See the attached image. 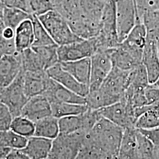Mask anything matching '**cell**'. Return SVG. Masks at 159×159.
Returning a JSON list of instances; mask_svg holds the SVG:
<instances>
[{"label":"cell","mask_w":159,"mask_h":159,"mask_svg":"<svg viewBox=\"0 0 159 159\" xmlns=\"http://www.w3.org/2000/svg\"><path fill=\"white\" fill-rule=\"evenodd\" d=\"M125 129L102 117L97 121L85 137L84 144L109 159H118Z\"/></svg>","instance_id":"6da1fadb"},{"label":"cell","mask_w":159,"mask_h":159,"mask_svg":"<svg viewBox=\"0 0 159 159\" xmlns=\"http://www.w3.org/2000/svg\"><path fill=\"white\" fill-rule=\"evenodd\" d=\"M39 17L41 23L58 46H62L82 40L74 34L67 19L56 10Z\"/></svg>","instance_id":"7a4b0ae2"},{"label":"cell","mask_w":159,"mask_h":159,"mask_svg":"<svg viewBox=\"0 0 159 159\" xmlns=\"http://www.w3.org/2000/svg\"><path fill=\"white\" fill-rule=\"evenodd\" d=\"M88 133L78 131L70 134L60 133L52 140L49 158L51 159H75L83 148Z\"/></svg>","instance_id":"3957f363"},{"label":"cell","mask_w":159,"mask_h":159,"mask_svg":"<svg viewBox=\"0 0 159 159\" xmlns=\"http://www.w3.org/2000/svg\"><path fill=\"white\" fill-rule=\"evenodd\" d=\"M29 99L24 89V71L22 69L16 79L0 91V102L7 106L14 117L21 115Z\"/></svg>","instance_id":"277c9868"},{"label":"cell","mask_w":159,"mask_h":159,"mask_svg":"<svg viewBox=\"0 0 159 159\" xmlns=\"http://www.w3.org/2000/svg\"><path fill=\"white\" fill-rule=\"evenodd\" d=\"M115 3L117 33L121 43L137 24L136 10L134 0H117Z\"/></svg>","instance_id":"5b68a950"},{"label":"cell","mask_w":159,"mask_h":159,"mask_svg":"<svg viewBox=\"0 0 159 159\" xmlns=\"http://www.w3.org/2000/svg\"><path fill=\"white\" fill-rule=\"evenodd\" d=\"M97 52V47L94 37L59 46L57 49L59 62L73 61L91 58Z\"/></svg>","instance_id":"8992f818"},{"label":"cell","mask_w":159,"mask_h":159,"mask_svg":"<svg viewBox=\"0 0 159 159\" xmlns=\"http://www.w3.org/2000/svg\"><path fill=\"white\" fill-rule=\"evenodd\" d=\"M100 115L120 127L125 129H135L136 119L134 109L123 98L119 102L97 110Z\"/></svg>","instance_id":"52a82bcc"},{"label":"cell","mask_w":159,"mask_h":159,"mask_svg":"<svg viewBox=\"0 0 159 159\" xmlns=\"http://www.w3.org/2000/svg\"><path fill=\"white\" fill-rule=\"evenodd\" d=\"M100 117L97 110L89 108L84 113L58 119L60 133L70 134L78 131L89 133Z\"/></svg>","instance_id":"ba28073f"},{"label":"cell","mask_w":159,"mask_h":159,"mask_svg":"<svg viewBox=\"0 0 159 159\" xmlns=\"http://www.w3.org/2000/svg\"><path fill=\"white\" fill-rule=\"evenodd\" d=\"M91 78L89 91L98 90L113 68L110 49L99 51L91 57Z\"/></svg>","instance_id":"9c48e42d"},{"label":"cell","mask_w":159,"mask_h":159,"mask_svg":"<svg viewBox=\"0 0 159 159\" xmlns=\"http://www.w3.org/2000/svg\"><path fill=\"white\" fill-rule=\"evenodd\" d=\"M48 77L70 90L81 96L86 97L89 93V85L81 83L74 77L64 70L60 62L46 71Z\"/></svg>","instance_id":"30bf717a"},{"label":"cell","mask_w":159,"mask_h":159,"mask_svg":"<svg viewBox=\"0 0 159 159\" xmlns=\"http://www.w3.org/2000/svg\"><path fill=\"white\" fill-rule=\"evenodd\" d=\"M147 30L143 23H137L120 44L142 63L143 54L146 43Z\"/></svg>","instance_id":"8fae6325"},{"label":"cell","mask_w":159,"mask_h":159,"mask_svg":"<svg viewBox=\"0 0 159 159\" xmlns=\"http://www.w3.org/2000/svg\"><path fill=\"white\" fill-rule=\"evenodd\" d=\"M22 70L20 53L0 58V91L10 85Z\"/></svg>","instance_id":"7c38bea8"},{"label":"cell","mask_w":159,"mask_h":159,"mask_svg":"<svg viewBox=\"0 0 159 159\" xmlns=\"http://www.w3.org/2000/svg\"><path fill=\"white\" fill-rule=\"evenodd\" d=\"M50 102H63L86 104L85 97L70 90L56 81L50 79L47 89L43 94Z\"/></svg>","instance_id":"4fadbf2b"},{"label":"cell","mask_w":159,"mask_h":159,"mask_svg":"<svg viewBox=\"0 0 159 159\" xmlns=\"http://www.w3.org/2000/svg\"><path fill=\"white\" fill-rule=\"evenodd\" d=\"M21 115L35 123L52 116L51 104L43 95L31 97L24 106Z\"/></svg>","instance_id":"5bb4252c"},{"label":"cell","mask_w":159,"mask_h":159,"mask_svg":"<svg viewBox=\"0 0 159 159\" xmlns=\"http://www.w3.org/2000/svg\"><path fill=\"white\" fill-rule=\"evenodd\" d=\"M142 64L148 73L150 84H154L159 78V54L158 43L146 39L143 54Z\"/></svg>","instance_id":"9a60e30c"},{"label":"cell","mask_w":159,"mask_h":159,"mask_svg":"<svg viewBox=\"0 0 159 159\" xmlns=\"http://www.w3.org/2000/svg\"><path fill=\"white\" fill-rule=\"evenodd\" d=\"M50 79L46 71H24V89L27 97L30 98L43 95L47 89Z\"/></svg>","instance_id":"2e32d148"},{"label":"cell","mask_w":159,"mask_h":159,"mask_svg":"<svg viewBox=\"0 0 159 159\" xmlns=\"http://www.w3.org/2000/svg\"><path fill=\"white\" fill-rule=\"evenodd\" d=\"M52 140L41 137H31L28 139L25 147L20 150L30 159H44L49 157Z\"/></svg>","instance_id":"e0dca14e"},{"label":"cell","mask_w":159,"mask_h":159,"mask_svg":"<svg viewBox=\"0 0 159 159\" xmlns=\"http://www.w3.org/2000/svg\"><path fill=\"white\" fill-rule=\"evenodd\" d=\"M60 63L62 68L71 74L75 79L89 87L91 78V58Z\"/></svg>","instance_id":"ac0fdd59"},{"label":"cell","mask_w":159,"mask_h":159,"mask_svg":"<svg viewBox=\"0 0 159 159\" xmlns=\"http://www.w3.org/2000/svg\"><path fill=\"white\" fill-rule=\"evenodd\" d=\"M110 57L113 67L124 71H131L142 63L120 44L110 49Z\"/></svg>","instance_id":"d6986e66"},{"label":"cell","mask_w":159,"mask_h":159,"mask_svg":"<svg viewBox=\"0 0 159 159\" xmlns=\"http://www.w3.org/2000/svg\"><path fill=\"white\" fill-rule=\"evenodd\" d=\"M31 19H27L24 21L15 30L14 43L18 53H20L33 46L34 42V30Z\"/></svg>","instance_id":"ffe728a7"},{"label":"cell","mask_w":159,"mask_h":159,"mask_svg":"<svg viewBox=\"0 0 159 159\" xmlns=\"http://www.w3.org/2000/svg\"><path fill=\"white\" fill-rule=\"evenodd\" d=\"M118 159H138L136 129H125L120 146Z\"/></svg>","instance_id":"44dd1931"},{"label":"cell","mask_w":159,"mask_h":159,"mask_svg":"<svg viewBox=\"0 0 159 159\" xmlns=\"http://www.w3.org/2000/svg\"><path fill=\"white\" fill-rule=\"evenodd\" d=\"M60 134L58 119L50 116L35 123V136L53 140Z\"/></svg>","instance_id":"7402d4cb"},{"label":"cell","mask_w":159,"mask_h":159,"mask_svg":"<svg viewBox=\"0 0 159 159\" xmlns=\"http://www.w3.org/2000/svg\"><path fill=\"white\" fill-rule=\"evenodd\" d=\"M2 20L5 27H9L14 31L18 26L27 19H31L33 15L21 8L5 6L2 10Z\"/></svg>","instance_id":"603a6c76"},{"label":"cell","mask_w":159,"mask_h":159,"mask_svg":"<svg viewBox=\"0 0 159 159\" xmlns=\"http://www.w3.org/2000/svg\"><path fill=\"white\" fill-rule=\"evenodd\" d=\"M50 104L52 116L57 119L84 113L89 108L87 104L63 102H53Z\"/></svg>","instance_id":"cb8c5ba5"},{"label":"cell","mask_w":159,"mask_h":159,"mask_svg":"<svg viewBox=\"0 0 159 159\" xmlns=\"http://www.w3.org/2000/svg\"><path fill=\"white\" fill-rule=\"evenodd\" d=\"M20 54L22 69L24 72L46 71L40 57L32 47L24 50Z\"/></svg>","instance_id":"d4e9b609"},{"label":"cell","mask_w":159,"mask_h":159,"mask_svg":"<svg viewBox=\"0 0 159 159\" xmlns=\"http://www.w3.org/2000/svg\"><path fill=\"white\" fill-rule=\"evenodd\" d=\"M58 47V46L57 44L32 47L40 57L46 71L59 63L57 53Z\"/></svg>","instance_id":"484cf974"},{"label":"cell","mask_w":159,"mask_h":159,"mask_svg":"<svg viewBox=\"0 0 159 159\" xmlns=\"http://www.w3.org/2000/svg\"><path fill=\"white\" fill-rule=\"evenodd\" d=\"M31 20L34 30V42L32 47L56 44L44 25L41 23L39 17L33 15Z\"/></svg>","instance_id":"4316f807"},{"label":"cell","mask_w":159,"mask_h":159,"mask_svg":"<svg viewBox=\"0 0 159 159\" xmlns=\"http://www.w3.org/2000/svg\"><path fill=\"white\" fill-rule=\"evenodd\" d=\"M10 129L29 139L34 136L35 123L20 115L13 117Z\"/></svg>","instance_id":"83f0119b"},{"label":"cell","mask_w":159,"mask_h":159,"mask_svg":"<svg viewBox=\"0 0 159 159\" xmlns=\"http://www.w3.org/2000/svg\"><path fill=\"white\" fill-rule=\"evenodd\" d=\"M6 145L12 150H21L25 147L28 138L9 129L0 133Z\"/></svg>","instance_id":"f1b7e54d"},{"label":"cell","mask_w":159,"mask_h":159,"mask_svg":"<svg viewBox=\"0 0 159 159\" xmlns=\"http://www.w3.org/2000/svg\"><path fill=\"white\" fill-rule=\"evenodd\" d=\"M137 13V23H142L143 16L159 10V0H134Z\"/></svg>","instance_id":"f546056e"},{"label":"cell","mask_w":159,"mask_h":159,"mask_svg":"<svg viewBox=\"0 0 159 159\" xmlns=\"http://www.w3.org/2000/svg\"><path fill=\"white\" fill-rule=\"evenodd\" d=\"M27 6L29 12L37 17L54 10L51 0H27Z\"/></svg>","instance_id":"4dcf8cb0"},{"label":"cell","mask_w":159,"mask_h":159,"mask_svg":"<svg viewBox=\"0 0 159 159\" xmlns=\"http://www.w3.org/2000/svg\"><path fill=\"white\" fill-rule=\"evenodd\" d=\"M4 25H0V58L5 55H11L17 53L14 39H6L2 35Z\"/></svg>","instance_id":"1f68e13d"},{"label":"cell","mask_w":159,"mask_h":159,"mask_svg":"<svg viewBox=\"0 0 159 159\" xmlns=\"http://www.w3.org/2000/svg\"><path fill=\"white\" fill-rule=\"evenodd\" d=\"M13 116L9 108L0 102V133L10 129Z\"/></svg>","instance_id":"d6a6232c"},{"label":"cell","mask_w":159,"mask_h":159,"mask_svg":"<svg viewBox=\"0 0 159 159\" xmlns=\"http://www.w3.org/2000/svg\"><path fill=\"white\" fill-rule=\"evenodd\" d=\"M147 104L151 105L159 102V87L155 83L148 84L144 89Z\"/></svg>","instance_id":"836d02e7"},{"label":"cell","mask_w":159,"mask_h":159,"mask_svg":"<svg viewBox=\"0 0 159 159\" xmlns=\"http://www.w3.org/2000/svg\"><path fill=\"white\" fill-rule=\"evenodd\" d=\"M11 151V149L6 145L2 137L0 134V159H5Z\"/></svg>","instance_id":"e575fe53"},{"label":"cell","mask_w":159,"mask_h":159,"mask_svg":"<svg viewBox=\"0 0 159 159\" xmlns=\"http://www.w3.org/2000/svg\"><path fill=\"white\" fill-rule=\"evenodd\" d=\"M4 159H30L20 150H12Z\"/></svg>","instance_id":"d590c367"},{"label":"cell","mask_w":159,"mask_h":159,"mask_svg":"<svg viewBox=\"0 0 159 159\" xmlns=\"http://www.w3.org/2000/svg\"><path fill=\"white\" fill-rule=\"evenodd\" d=\"M3 37L6 39H14L15 31L13 29L9 27H4L2 32Z\"/></svg>","instance_id":"8d00e7d4"},{"label":"cell","mask_w":159,"mask_h":159,"mask_svg":"<svg viewBox=\"0 0 159 159\" xmlns=\"http://www.w3.org/2000/svg\"><path fill=\"white\" fill-rule=\"evenodd\" d=\"M4 25L3 23V20H2V10H0V25Z\"/></svg>","instance_id":"74e56055"},{"label":"cell","mask_w":159,"mask_h":159,"mask_svg":"<svg viewBox=\"0 0 159 159\" xmlns=\"http://www.w3.org/2000/svg\"><path fill=\"white\" fill-rule=\"evenodd\" d=\"M5 7L4 2L2 1V0H0V10H2L3 8Z\"/></svg>","instance_id":"f35d334b"},{"label":"cell","mask_w":159,"mask_h":159,"mask_svg":"<svg viewBox=\"0 0 159 159\" xmlns=\"http://www.w3.org/2000/svg\"><path fill=\"white\" fill-rule=\"evenodd\" d=\"M106 1H107V0H106ZM110 1H114V2H116L117 0H110Z\"/></svg>","instance_id":"ab89813d"},{"label":"cell","mask_w":159,"mask_h":159,"mask_svg":"<svg viewBox=\"0 0 159 159\" xmlns=\"http://www.w3.org/2000/svg\"><path fill=\"white\" fill-rule=\"evenodd\" d=\"M51 159L50 158H49V157H47V158H46V159Z\"/></svg>","instance_id":"60d3db41"}]
</instances>
